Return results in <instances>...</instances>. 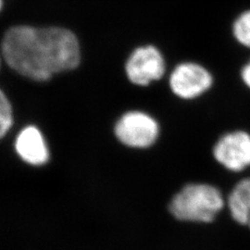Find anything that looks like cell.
<instances>
[{
  "label": "cell",
  "instance_id": "52a82bcc",
  "mask_svg": "<svg viewBox=\"0 0 250 250\" xmlns=\"http://www.w3.org/2000/svg\"><path fill=\"white\" fill-rule=\"evenodd\" d=\"M15 150L19 157L28 164L41 166L49 159V153L41 132L35 126H27L18 134Z\"/></svg>",
  "mask_w": 250,
  "mask_h": 250
},
{
  "label": "cell",
  "instance_id": "30bf717a",
  "mask_svg": "<svg viewBox=\"0 0 250 250\" xmlns=\"http://www.w3.org/2000/svg\"><path fill=\"white\" fill-rule=\"evenodd\" d=\"M233 35L242 45L250 47V10L243 13L235 21Z\"/></svg>",
  "mask_w": 250,
  "mask_h": 250
},
{
  "label": "cell",
  "instance_id": "5b68a950",
  "mask_svg": "<svg viewBox=\"0 0 250 250\" xmlns=\"http://www.w3.org/2000/svg\"><path fill=\"white\" fill-rule=\"evenodd\" d=\"M211 83L209 72L195 63L179 65L170 78V89L181 99H195L208 89Z\"/></svg>",
  "mask_w": 250,
  "mask_h": 250
},
{
  "label": "cell",
  "instance_id": "7a4b0ae2",
  "mask_svg": "<svg viewBox=\"0 0 250 250\" xmlns=\"http://www.w3.org/2000/svg\"><path fill=\"white\" fill-rule=\"evenodd\" d=\"M224 205V197L217 188L205 184H192L171 199L170 211L180 221L210 223Z\"/></svg>",
  "mask_w": 250,
  "mask_h": 250
},
{
  "label": "cell",
  "instance_id": "6da1fadb",
  "mask_svg": "<svg viewBox=\"0 0 250 250\" xmlns=\"http://www.w3.org/2000/svg\"><path fill=\"white\" fill-rule=\"evenodd\" d=\"M2 53L15 72L36 81L71 71L80 62V47L71 31L58 28L16 26L2 41Z\"/></svg>",
  "mask_w": 250,
  "mask_h": 250
},
{
  "label": "cell",
  "instance_id": "8992f818",
  "mask_svg": "<svg viewBox=\"0 0 250 250\" xmlns=\"http://www.w3.org/2000/svg\"><path fill=\"white\" fill-rule=\"evenodd\" d=\"M215 159L228 170L239 171L250 166V135L245 132L225 134L215 145Z\"/></svg>",
  "mask_w": 250,
  "mask_h": 250
},
{
  "label": "cell",
  "instance_id": "277c9868",
  "mask_svg": "<svg viewBox=\"0 0 250 250\" xmlns=\"http://www.w3.org/2000/svg\"><path fill=\"white\" fill-rule=\"evenodd\" d=\"M126 73L134 84L147 85L159 80L165 72L164 60L154 46L147 45L135 49L126 63Z\"/></svg>",
  "mask_w": 250,
  "mask_h": 250
},
{
  "label": "cell",
  "instance_id": "ba28073f",
  "mask_svg": "<svg viewBox=\"0 0 250 250\" xmlns=\"http://www.w3.org/2000/svg\"><path fill=\"white\" fill-rule=\"evenodd\" d=\"M228 206L233 220L250 228V178L242 180L232 189Z\"/></svg>",
  "mask_w": 250,
  "mask_h": 250
},
{
  "label": "cell",
  "instance_id": "8fae6325",
  "mask_svg": "<svg viewBox=\"0 0 250 250\" xmlns=\"http://www.w3.org/2000/svg\"><path fill=\"white\" fill-rule=\"evenodd\" d=\"M242 78L244 82L246 83V84L250 87V63L248 64L242 72Z\"/></svg>",
  "mask_w": 250,
  "mask_h": 250
},
{
  "label": "cell",
  "instance_id": "3957f363",
  "mask_svg": "<svg viewBox=\"0 0 250 250\" xmlns=\"http://www.w3.org/2000/svg\"><path fill=\"white\" fill-rule=\"evenodd\" d=\"M115 134L122 143L136 148L152 146L159 135V125L152 117L141 111L125 113L115 125Z\"/></svg>",
  "mask_w": 250,
  "mask_h": 250
},
{
  "label": "cell",
  "instance_id": "9c48e42d",
  "mask_svg": "<svg viewBox=\"0 0 250 250\" xmlns=\"http://www.w3.org/2000/svg\"><path fill=\"white\" fill-rule=\"evenodd\" d=\"M13 124L12 107L4 92L0 94V136L4 137Z\"/></svg>",
  "mask_w": 250,
  "mask_h": 250
}]
</instances>
